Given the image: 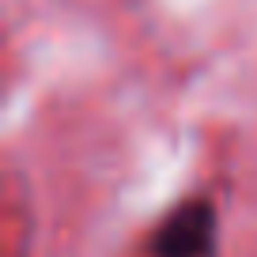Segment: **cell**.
Instances as JSON below:
<instances>
[{"label": "cell", "instance_id": "obj_1", "mask_svg": "<svg viewBox=\"0 0 257 257\" xmlns=\"http://www.w3.org/2000/svg\"><path fill=\"white\" fill-rule=\"evenodd\" d=\"M216 242V208L201 197L182 201L155 231V257H208Z\"/></svg>", "mask_w": 257, "mask_h": 257}]
</instances>
